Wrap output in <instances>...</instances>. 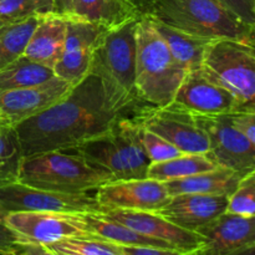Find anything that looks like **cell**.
Segmentation results:
<instances>
[{
    "mask_svg": "<svg viewBox=\"0 0 255 255\" xmlns=\"http://www.w3.org/2000/svg\"><path fill=\"white\" fill-rule=\"evenodd\" d=\"M2 25H5V24H4V22H1V21H0V27H1Z\"/></svg>",
    "mask_w": 255,
    "mask_h": 255,
    "instance_id": "cell-42",
    "label": "cell"
},
{
    "mask_svg": "<svg viewBox=\"0 0 255 255\" xmlns=\"http://www.w3.org/2000/svg\"><path fill=\"white\" fill-rule=\"evenodd\" d=\"M66 31V16L56 12L44 15L25 47L24 56L54 69L64 51Z\"/></svg>",
    "mask_w": 255,
    "mask_h": 255,
    "instance_id": "cell-18",
    "label": "cell"
},
{
    "mask_svg": "<svg viewBox=\"0 0 255 255\" xmlns=\"http://www.w3.org/2000/svg\"><path fill=\"white\" fill-rule=\"evenodd\" d=\"M138 17L111 27L102 35L94 50L90 67V74L96 75L101 80L112 106L127 115L128 112L133 114L142 105L136 91V29Z\"/></svg>",
    "mask_w": 255,
    "mask_h": 255,
    "instance_id": "cell-3",
    "label": "cell"
},
{
    "mask_svg": "<svg viewBox=\"0 0 255 255\" xmlns=\"http://www.w3.org/2000/svg\"><path fill=\"white\" fill-rule=\"evenodd\" d=\"M138 0H128L129 5L134 9V4ZM221 4H223L227 9L237 15L242 21L246 24L255 27V9L254 0H218ZM137 12V11H136Z\"/></svg>",
    "mask_w": 255,
    "mask_h": 255,
    "instance_id": "cell-31",
    "label": "cell"
},
{
    "mask_svg": "<svg viewBox=\"0 0 255 255\" xmlns=\"http://www.w3.org/2000/svg\"><path fill=\"white\" fill-rule=\"evenodd\" d=\"M227 212L255 217V169L241 179L234 193L229 197Z\"/></svg>",
    "mask_w": 255,
    "mask_h": 255,
    "instance_id": "cell-29",
    "label": "cell"
},
{
    "mask_svg": "<svg viewBox=\"0 0 255 255\" xmlns=\"http://www.w3.org/2000/svg\"><path fill=\"white\" fill-rule=\"evenodd\" d=\"M5 223L24 242L51 246L70 238H91L92 233L80 213L11 212Z\"/></svg>",
    "mask_w": 255,
    "mask_h": 255,
    "instance_id": "cell-11",
    "label": "cell"
},
{
    "mask_svg": "<svg viewBox=\"0 0 255 255\" xmlns=\"http://www.w3.org/2000/svg\"><path fill=\"white\" fill-rule=\"evenodd\" d=\"M222 255H255V246L247 247V248L238 249V251L229 252V253L222 254Z\"/></svg>",
    "mask_w": 255,
    "mask_h": 255,
    "instance_id": "cell-37",
    "label": "cell"
},
{
    "mask_svg": "<svg viewBox=\"0 0 255 255\" xmlns=\"http://www.w3.org/2000/svg\"><path fill=\"white\" fill-rule=\"evenodd\" d=\"M7 212L5 211L4 208H2L1 206H0V221H4L5 222V218H6V216H7Z\"/></svg>",
    "mask_w": 255,
    "mask_h": 255,
    "instance_id": "cell-39",
    "label": "cell"
},
{
    "mask_svg": "<svg viewBox=\"0 0 255 255\" xmlns=\"http://www.w3.org/2000/svg\"><path fill=\"white\" fill-rule=\"evenodd\" d=\"M74 85L55 75L35 86L0 92V119L16 126L64 99Z\"/></svg>",
    "mask_w": 255,
    "mask_h": 255,
    "instance_id": "cell-13",
    "label": "cell"
},
{
    "mask_svg": "<svg viewBox=\"0 0 255 255\" xmlns=\"http://www.w3.org/2000/svg\"><path fill=\"white\" fill-rule=\"evenodd\" d=\"M202 71L238 100V111L255 112V55L248 45L234 40H213L207 47Z\"/></svg>",
    "mask_w": 255,
    "mask_h": 255,
    "instance_id": "cell-7",
    "label": "cell"
},
{
    "mask_svg": "<svg viewBox=\"0 0 255 255\" xmlns=\"http://www.w3.org/2000/svg\"><path fill=\"white\" fill-rule=\"evenodd\" d=\"M47 247L55 252L79 255H125L120 246L96 237L65 239Z\"/></svg>",
    "mask_w": 255,
    "mask_h": 255,
    "instance_id": "cell-28",
    "label": "cell"
},
{
    "mask_svg": "<svg viewBox=\"0 0 255 255\" xmlns=\"http://www.w3.org/2000/svg\"><path fill=\"white\" fill-rule=\"evenodd\" d=\"M67 151V149H66ZM114 181L147 178L151 166L132 116L122 117L110 131L69 149Z\"/></svg>",
    "mask_w": 255,
    "mask_h": 255,
    "instance_id": "cell-5",
    "label": "cell"
},
{
    "mask_svg": "<svg viewBox=\"0 0 255 255\" xmlns=\"http://www.w3.org/2000/svg\"><path fill=\"white\" fill-rule=\"evenodd\" d=\"M59 255H79V254H72V253H61V252H56Z\"/></svg>",
    "mask_w": 255,
    "mask_h": 255,
    "instance_id": "cell-40",
    "label": "cell"
},
{
    "mask_svg": "<svg viewBox=\"0 0 255 255\" xmlns=\"http://www.w3.org/2000/svg\"><path fill=\"white\" fill-rule=\"evenodd\" d=\"M203 247L194 255H222L255 246V217L223 213L199 228Z\"/></svg>",
    "mask_w": 255,
    "mask_h": 255,
    "instance_id": "cell-16",
    "label": "cell"
},
{
    "mask_svg": "<svg viewBox=\"0 0 255 255\" xmlns=\"http://www.w3.org/2000/svg\"><path fill=\"white\" fill-rule=\"evenodd\" d=\"M95 198L102 209L146 212H158L171 201L163 182L152 178L109 182L96 189Z\"/></svg>",
    "mask_w": 255,
    "mask_h": 255,
    "instance_id": "cell-12",
    "label": "cell"
},
{
    "mask_svg": "<svg viewBox=\"0 0 255 255\" xmlns=\"http://www.w3.org/2000/svg\"><path fill=\"white\" fill-rule=\"evenodd\" d=\"M69 16L111 29L139 15L128 4L117 0H72Z\"/></svg>",
    "mask_w": 255,
    "mask_h": 255,
    "instance_id": "cell-22",
    "label": "cell"
},
{
    "mask_svg": "<svg viewBox=\"0 0 255 255\" xmlns=\"http://www.w3.org/2000/svg\"><path fill=\"white\" fill-rule=\"evenodd\" d=\"M228 202V196L181 194L171 197V201L157 213L176 226L197 233L199 228L226 213Z\"/></svg>",
    "mask_w": 255,
    "mask_h": 255,
    "instance_id": "cell-17",
    "label": "cell"
},
{
    "mask_svg": "<svg viewBox=\"0 0 255 255\" xmlns=\"http://www.w3.org/2000/svg\"><path fill=\"white\" fill-rule=\"evenodd\" d=\"M55 5V11L59 15L69 16L71 14L72 0H52Z\"/></svg>",
    "mask_w": 255,
    "mask_h": 255,
    "instance_id": "cell-36",
    "label": "cell"
},
{
    "mask_svg": "<svg viewBox=\"0 0 255 255\" xmlns=\"http://www.w3.org/2000/svg\"><path fill=\"white\" fill-rule=\"evenodd\" d=\"M254 9H255V0H254Z\"/></svg>",
    "mask_w": 255,
    "mask_h": 255,
    "instance_id": "cell-43",
    "label": "cell"
},
{
    "mask_svg": "<svg viewBox=\"0 0 255 255\" xmlns=\"http://www.w3.org/2000/svg\"><path fill=\"white\" fill-rule=\"evenodd\" d=\"M138 125V124H137ZM139 126V138H141L142 146L146 151L151 163H158V162L168 161V159L176 158V157L184 154L181 149L174 147L161 136L156 134L154 132L144 128L141 125Z\"/></svg>",
    "mask_w": 255,
    "mask_h": 255,
    "instance_id": "cell-30",
    "label": "cell"
},
{
    "mask_svg": "<svg viewBox=\"0 0 255 255\" xmlns=\"http://www.w3.org/2000/svg\"><path fill=\"white\" fill-rule=\"evenodd\" d=\"M99 213L143 236L171 244L181 252L196 254L203 247V238L198 233L176 226L157 212L102 209Z\"/></svg>",
    "mask_w": 255,
    "mask_h": 255,
    "instance_id": "cell-14",
    "label": "cell"
},
{
    "mask_svg": "<svg viewBox=\"0 0 255 255\" xmlns=\"http://www.w3.org/2000/svg\"><path fill=\"white\" fill-rule=\"evenodd\" d=\"M229 119L233 126L255 144V112L241 110L229 115Z\"/></svg>",
    "mask_w": 255,
    "mask_h": 255,
    "instance_id": "cell-32",
    "label": "cell"
},
{
    "mask_svg": "<svg viewBox=\"0 0 255 255\" xmlns=\"http://www.w3.org/2000/svg\"><path fill=\"white\" fill-rule=\"evenodd\" d=\"M196 117L209 137L207 156L217 166L233 169L243 176L254 171L255 144L233 126L229 115Z\"/></svg>",
    "mask_w": 255,
    "mask_h": 255,
    "instance_id": "cell-10",
    "label": "cell"
},
{
    "mask_svg": "<svg viewBox=\"0 0 255 255\" xmlns=\"http://www.w3.org/2000/svg\"><path fill=\"white\" fill-rule=\"evenodd\" d=\"M0 206L7 212L99 213L101 206L89 193L67 194L25 186L16 181L0 183Z\"/></svg>",
    "mask_w": 255,
    "mask_h": 255,
    "instance_id": "cell-9",
    "label": "cell"
},
{
    "mask_svg": "<svg viewBox=\"0 0 255 255\" xmlns=\"http://www.w3.org/2000/svg\"><path fill=\"white\" fill-rule=\"evenodd\" d=\"M20 159L21 149L15 126L0 119V183L16 181Z\"/></svg>",
    "mask_w": 255,
    "mask_h": 255,
    "instance_id": "cell-26",
    "label": "cell"
},
{
    "mask_svg": "<svg viewBox=\"0 0 255 255\" xmlns=\"http://www.w3.org/2000/svg\"><path fill=\"white\" fill-rule=\"evenodd\" d=\"M16 255H59L47 246L31 242H22L17 249Z\"/></svg>",
    "mask_w": 255,
    "mask_h": 255,
    "instance_id": "cell-35",
    "label": "cell"
},
{
    "mask_svg": "<svg viewBox=\"0 0 255 255\" xmlns=\"http://www.w3.org/2000/svg\"><path fill=\"white\" fill-rule=\"evenodd\" d=\"M16 182L45 191L81 194L96 191L111 182V177L67 149L21 157Z\"/></svg>",
    "mask_w": 255,
    "mask_h": 255,
    "instance_id": "cell-6",
    "label": "cell"
},
{
    "mask_svg": "<svg viewBox=\"0 0 255 255\" xmlns=\"http://www.w3.org/2000/svg\"><path fill=\"white\" fill-rule=\"evenodd\" d=\"M42 16L27 17L0 27V70L24 55L25 47Z\"/></svg>",
    "mask_w": 255,
    "mask_h": 255,
    "instance_id": "cell-25",
    "label": "cell"
},
{
    "mask_svg": "<svg viewBox=\"0 0 255 255\" xmlns=\"http://www.w3.org/2000/svg\"><path fill=\"white\" fill-rule=\"evenodd\" d=\"M120 248L125 255H194L186 253V252L177 251V249L158 248V247L120 246Z\"/></svg>",
    "mask_w": 255,
    "mask_h": 255,
    "instance_id": "cell-34",
    "label": "cell"
},
{
    "mask_svg": "<svg viewBox=\"0 0 255 255\" xmlns=\"http://www.w3.org/2000/svg\"><path fill=\"white\" fill-rule=\"evenodd\" d=\"M131 116L137 124L161 136L183 153H208L209 137L196 115L173 102L163 107L141 105Z\"/></svg>",
    "mask_w": 255,
    "mask_h": 255,
    "instance_id": "cell-8",
    "label": "cell"
},
{
    "mask_svg": "<svg viewBox=\"0 0 255 255\" xmlns=\"http://www.w3.org/2000/svg\"><path fill=\"white\" fill-rule=\"evenodd\" d=\"M134 10L139 16L146 15L209 40L227 39L246 44L254 29L218 0H138Z\"/></svg>",
    "mask_w": 255,
    "mask_h": 255,
    "instance_id": "cell-2",
    "label": "cell"
},
{
    "mask_svg": "<svg viewBox=\"0 0 255 255\" xmlns=\"http://www.w3.org/2000/svg\"><path fill=\"white\" fill-rule=\"evenodd\" d=\"M126 116L112 106L101 80L89 74L54 106L15 126L21 157L71 149Z\"/></svg>",
    "mask_w": 255,
    "mask_h": 255,
    "instance_id": "cell-1",
    "label": "cell"
},
{
    "mask_svg": "<svg viewBox=\"0 0 255 255\" xmlns=\"http://www.w3.org/2000/svg\"><path fill=\"white\" fill-rule=\"evenodd\" d=\"M117 1H121V2H125V4H128L129 5L128 0H117ZM129 6H131V5H129ZM134 11H136V10H134Z\"/></svg>",
    "mask_w": 255,
    "mask_h": 255,
    "instance_id": "cell-41",
    "label": "cell"
},
{
    "mask_svg": "<svg viewBox=\"0 0 255 255\" xmlns=\"http://www.w3.org/2000/svg\"><path fill=\"white\" fill-rule=\"evenodd\" d=\"M218 166L207 154L184 153L168 161L151 163L147 178L166 182L213 171Z\"/></svg>",
    "mask_w": 255,
    "mask_h": 255,
    "instance_id": "cell-23",
    "label": "cell"
},
{
    "mask_svg": "<svg viewBox=\"0 0 255 255\" xmlns=\"http://www.w3.org/2000/svg\"><path fill=\"white\" fill-rule=\"evenodd\" d=\"M22 238L4 221H0V255H16Z\"/></svg>",
    "mask_w": 255,
    "mask_h": 255,
    "instance_id": "cell-33",
    "label": "cell"
},
{
    "mask_svg": "<svg viewBox=\"0 0 255 255\" xmlns=\"http://www.w3.org/2000/svg\"><path fill=\"white\" fill-rule=\"evenodd\" d=\"M246 45H248L249 49L252 50V52L255 55V27L253 29V31H252L251 36H249L248 41L246 42Z\"/></svg>",
    "mask_w": 255,
    "mask_h": 255,
    "instance_id": "cell-38",
    "label": "cell"
},
{
    "mask_svg": "<svg viewBox=\"0 0 255 255\" xmlns=\"http://www.w3.org/2000/svg\"><path fill=\"white\" fill-rule=\"evenodd\" d=\"M52 12H56L52 0H0V21L4 24Z\"/></svg>",
    "mask_w": 255,
    "mask_h": 255,
    "instance_id": "cell-27",
    "label": "cell"
},
{
    "mask_svg": "<svg viewBox=\"0 0 255 255\" xmlns=\"http://www.w3.org/2000/svg\"><path fill=\"white\" fill-rule=\"evenodd\" d=\"M86 223L87 228L92 236L96 238L105 239L107 242L117 244V246H133V247H158V248L176 249L171 244L164 242L152 239L143 236L124 224L116 221L106 218L101 213H80ZM178 251V249H177Z\"/></svg>",
    "mask_w": 255,
    "mask_h": 255,
    "instance_id": "cell-21",
    "label": "cell"
},
{
    "mask_svg": "<svg viewBox=\"0 0 255 255\" xmlns=\"http://www.w3.org/2000/svg\"><path fill=\"white\" fill-rule=\"evenodd\" d=\"M186 74L151 19L141 15L136 29V91L139 102L156 107L172 104Z\"/></svg>",
    "mask_w": 255,
    "mask_h": 255,
    "instance_id": "cell-4",
    "label": "cell"
},
{
    "mask_svg": "<svg viewBox=\"0 0 255 255\" xmlns=\"http://www.w3.org/2000/svg\"><path fill=\"white\" fill-rule=\"evenodd\" d=\"M149 17V16H148ZM157 31L168 46L172 56L187 72L201 70L207 47L213 40L194 36L149 17Z\"/></svg>",
    "mask_w": 255,
    "mask_h": 255,
    "instance_id": "cell-20",
    "label": "cell"
},
{
    "mask_svg": "<svg viewBox=\"0 0 255 255\" xmlns=\"http://www.w3.org/2000/svg\"><path fill=\"white\" fill-rule=\"evenodd\" d=\"M243 174L226 167H217L213 171L203 172L181 179L163 182L169 196L181 194H214L231 197L238 187Z\"/></svg>",
    "mask_w": 255,
    "mask_h": 255,
    "instance_id": "cell-19",
    "label": "cell"
},
{
    "mask_svg": "<svg viewBox=\"0 0 255 255\" xmlns=\"http://www.w3.org/2000/svg\"><path fill=\"white\" fill-rule=\"evenodd\" d=\"M173 104L201 116L231 115L241 109L238 100L228 90L211 81L202 69L187 72Z\"/></svg>",
    "mask_w": 255,
    "mask_h": 255,
    "instance_id": "cell-15",
    "label": "cell"
},
{
    "mask_svg": "<svg viewBox=\"0 0 255 255\" xmlns=\"http://www.w3.org/2000/svg\"><path fill=\"white\" fill-rule=\"evenodd\" d=\"M55 76L54 70L24 55L0 70V92L40 85Z\"/></svg>",
    "mask_w": 255,
    "mask_h": 255,
    "instance_id": "cell-24",
    "label": "cell"
}]
</instances>
